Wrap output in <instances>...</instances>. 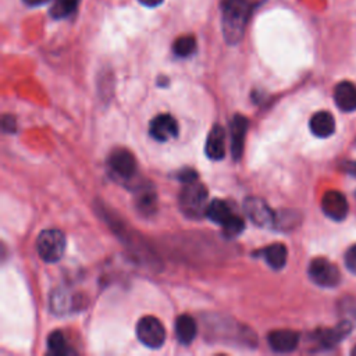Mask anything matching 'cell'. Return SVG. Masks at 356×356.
<instances>
[{"mask_svg": "<svg viewBox=\"0 0 356 356\" xmlns=\"http://www.w3.org/2000/svg\"><path fill=\"white\" fill-rule=\"evenodd\" d=\"M256 0H222V27L226 41L238 44L256 8Z\"/></svg>", "mask_w": 356, "mask_h": 356, "instance_id": "cell-1", "label": "cell"}, {"mask_svg": "<svg viewBox=\"0 0 356 356\" xmlns=\"http://www.w3.org/2000/svg\"><path fill=\"white\" fill-rule=\"evenodd\" d=\"M208 205V191L205 186L198 183V180L186 184L180 194V208L188 217L199 219L202 215H206Z\"/></svg>", "mask_w": 356, "mask_h": 356, "instance_id": "cell-2", "label": "cell"}, {"mask_svg": "<svg viewBox=\"0 0 356 356\" xmlns=\"http://www.w3.org/2000/svg\"><path fill=\"white\" fill-rule=\"evenodd\" d=\"M37 251L46 263L59 262L66 251V237L59 230H45L37 240Z\"/></svg>", "mask_w": 356, "mask_h": 356, "instance_id": "cell-3", "label": "cell"}, {"mask_svg": "<svg viewBox=\"0 0 356 356\" xmlns=\"http://www.w3.org/2000/svg\"><path fill=\"white\" fill-rule=\"evenodd\" d=\"M136 337L145 346L156 349L164 344L166 330L159 319L145 316L136 324Z\"/></svg>", "mask_w": 356, "mask_h": 356, "instance_id": "cell-4", "label": "cell"}, {"mask_svg": "<svg viewBox=\"0 0 356 356\" xmlns=\"http://www.w3.org/2000/svg\"><path fill=\"white\" fill-rule=\"evenodd\" d=\"M308 273L310 280L323 288H334L341 280L337 266L324 258L313 259L309 265Z\"/></svg>", "mask_w": 356, "mask_h": 356, "instance_id": "cell-5", "label": "cell"}, {"mask_svg": "<svg viewBox=\"0 0 356 356\" xmlns=\"http://www.w3.org/2000/svg\"><path fill=\"white\" fill-rule=\"evenodd\" d=\"M244 211L248 219L259 227H269L276 223V213L259 198H248L244 202Z\"/></svg>", "mask_w": 356, "mask_h": 356, "instance_id": "cell-6", "label": "cell"}, {"mask_svg": "<svg viewBox=\"0 0 356 356\" xmlns=\"http://www.w3.org/2000/svg\"><path fill=\"white\" fill-rule=\"evenodd\" d=\"M109 167L112 171L124 180L132 178L136 172V161L134 154L127 149H116L109 157Z\"/></svg>", "mask_w": 356, "mask_h": 356, "instance_id": "cell-7", "label": "cell"}, {"mask_svg": "<svg viewBox=\"0 0 356 356\" xmlns=\"http://www.w3.org/2000/svg\"><path fill=\"white\" fill-rule=\"evenodd\" d=\"M149 134L159 142H167L178 135V123L170 114H159L150 121Z\"/></svg>", "mask_w": 356, "mask_h": 356, "instance_id": "cell-8", "label": "cell"}, {"mask_svg": "<svg viewBox=\"0 0 356 356\" xmlns=\"http://www.w3.org/2000/svg\"><path fill=\"white\" fill-rule=\"evenodd\" d=\"M321 209L328 219L342 222L346 217L349 208L344 194L338 191H327L321 199Z\"/></svg>", "mask_w": 356, "mask_h": 356, "instance_id": "cell-9", "label": "cell"}, {"mask_svg": "<svg viewBox=\"0 0 356 356\" xmlns=\"http://www.w3.org/2000/svg\"><path fill=\"white\" fill-rule=\"evenodd\" d=\"M248 131V118L237 114L231 118L230 134H231V154L234 160H240L244 152L245 135Z\"/></svg>", "mask_w": 356, "mask_h": 356, "instance_id": "cell-10", "label": "cell"}, {"mask_svg": "<svg viewBox=\"0 0 356 356\" xmlns=\"http://www.w3.org/2000/svg\"><path fill=\"white\" fill-rule=\"evenodd\" d=\"M267 341L274 352L288 353L296 349L299 344V334L292 330H276L269 334Z\"/></svg>", "mask_w": 356, "mask_h": 356, "instance_id": "cell-11", "label": "cell"}, {"mask_svg": "<svg viewBox=\"0 0 356 356\" xmlns=\"http://www.w3.org/2000/svg\"><path fill=\"white\" fill-rule=\"evenodd\" d=\"M334 100L339 110L349 113L356 110V85L348 81L339 82L334 91Z\"/></svg>", "mask_w": 356, "mask_h": 356, "instance_id": "cell-12", "label": "cell"}, {"mask_svg": "<svg viewBox=\"0 0 356 356\" xmlns=\"http://www.w3.org/2000/svg\"><path fill=\"white\" fill-rule=\"evenodd\" d=\"M352 326L349 321H342L339 324H337L332 328H326V330H320L319 332H316V341L319 342L320 346L323 348H332L335 346L338 342H341L350 331Z\"/></svg>", "mask_w": 356, "mask_h": 356, "instance_id": "cell-13", "label": "cell"}, {"mask_svg": "<svg viewBox=\"0 0 356 356\" xmlns=\"http://www.w3.org/2000/svg\"><path fill=\"white\" fill-rule=\"evenodd\" d=\"M205 152L212 160H222L226 154V132L223 127L215 125L206 139Z\"/></svg>", "mask_w": 356, "mask_h": 356, "instance_id": "cell-14", "label": "cell"}, {"mask_svg": "<svg viewBox=\"0 0 356 356\" xmlns=\"http://www.w3.org/2000/svg\"><path fill=\"white\" fill-rule=\"evenodd\" d=\"M310 131L317 138H328L335 131V120L328 112H317L309 123Z\"/></svg>", "mask_w": 356, "mask_h": 356, "instance_id": "cell-15", "label": "cell"}, {"mask_svg": "<svg viewBox=\"0 0 356 356\" xmlns=\"http://www.w3.org/2000/svg\"><path fill=\"white\" fill-rule=\"evenodd\" d=\"M198 332V326L194 317L190 314H181L175 320V334L177 339L184 345H190Z\"/></svg>", "mask_w": 356, "mask_h": 356, "instance_id": "cell-16", "label": "cell"}, {"mask_svg": "<svg viewBox=\"0 0 356 356\" xmlns=\"http://www.w3.org/2000/svg\"><path fill=\"white\" fill-rule=\"evenodd\" d=\"M262 255L267 265L274 270L283 269L288 259V251L284 244H272L262 251Z\"/></svg>", "mask_w": 356, "mask_h": 356, "instance_id": "cell-17", "label": "cell"}, {"mask_svg": "<svg viewBox=\"0 0 356 356\" xmlns=\"http://www.w3.org/2000/svg\"><path fill=\"white\" fill-rule=\"evenodd\" d=\"M231 209L229 206V204L226 201L222 199H213L212 202H209L208 208H206V217L209 220H212L216 224H224L226 220L230 219L231 216Z\"/></svg>", "mask_w": 356, "mask_h": 356, "instance_id": "cell-18", "label": "cell"}, {"mask_svg": "<svg viewBox=\"0 0 356 356\" xmlns=\"http://www.w3.org/2000/svg\"><path fill=\"white\" fill-rule=\"evenodd\" d=\"M46 342H48L49 352L53 353V355H67V353L73 352L70 349V345H69V342H67V339H66V337L63 335L62 331L51 332Z\"/></svg>", "mask_w": 356, "mask_h": 356, "instance_id": "cell-19", "label": "cell"}, {"mask_svg": "<svg viewBox=\"0 0 356 356\" xmlns=\"http://www.w3.org/2000/svg\"><path fill=\"white\" fill-rule=\"evenodd\" d=\"M197 51V41L193 35L178 38L172 45V52L178 57H188Z\"/></svg>", "mask_w": 356, "mask_h": 356, "instance_id": "cell-20", "label": "cell"}, {"mask_svg": "<svg viewBox=\"0 0 356 356\" xmlns=\"http://www.w3.org/2000/svg\"><path fill=\"white\" fill-rule=\"evenodd\" d=\"M80 0H56L51 8V16L53 19H64L75 12Z\"/></svg>", "mask_w": 356, "mask_h": 356, "instance_id": "cell-21", "label": "cell"}, {"mask_svg": "<svg viewBox=\"0 0 356 356\" xmlns=\"http://www.w3.org/2000/svg\"><path fill=\"white\" fill-rule=\"evenodd\" d=\"M223 227V231H224V235L227 238H234V237H238L244 229H245V222L244 219H241L240 216L237 215H231L229 220H226L224 224H222Z\"/></svg>", "mask_w": 356, "mask_h": 356, "instance_id": "cell-22", "label": "cell"}, {"mask_svg": "<svg viewBox=\"0 0 356 356\" xmlns=\"http://www.w3.org/2000/svg\"><path fill=\"white\" fill-rule=\"evenodd\" d=\"M345 266L353 274H356V245L350 247L345 253Z\"/></svg>", "mask_w": 356, "mask_h": 356, "instance_id": "cell-23", "label": "cell"}, {"mask_svg": "<svg viewBox=\"0 0 356 356\" xmlns=\"http://www.w3.org/2000/svg\"><path fill=\"white\" fill-rule=\"evenodd\" d=\"M178 178L184 183V184H188V183H194L198 180V174L195 170L193 168H186L183 170L180 174H178Z\"/></svg>", "mask_w": 356, "mask_h": 356, "instance_id": "cell-24", "label": "cell"}, {"mask_svg": "<svg viewBox=\"0 0 356 356\" xmlns=\"http://www.w3.org/2000/svg\"><path fill=\"white\" fill-rule=\"evenodd\" d=\"M2 128L5 132H15L16 131V118L10 114H6L3 116L2 118Z\"/></svg>", "mask_w": 356, "mask_h": 356, "instance_id": "cell-25", "label": "cell"}, {"mask_svg": "<svg viewBox=\"0 0 356 356\" xmlns=\"http://www.w3.org/2000/svg\"><path fill=\"white\" fill-rule=\"evenodd\" d=\"M341 167H342V170H344L345 172H348L349 175H352V177L356 178V160L344 161Z\"/></svg>", "mask_w": 356, "mask_h": 356, "instance_id": "cell-26", "label": "cell"}, {"mask_svg": "<svg viewBox=\"0 0 356 356\" xmlns=\"http://www.w3.org/2000/svg\"><path fill=\"white\" fill-rule=\"evenodd\" d=\"M23 2H24L27 6H31V8H38V6H42V5H46V3H49L51 0H23Z\"/></svg>", "mask_w": 356, "mask_h": 356, "instance_id": "cell-27", "label": "cell"}, {"mask_svg": "<svg viewBox=\"0 0 356 356\" xmlns=\"http://www.w3.org/2000/svg\"><path fill=\"white\" fill-rule=\"evenodd\" d=\"M139 2L146 8H156L163 3V0H139Z\"/></svg>", "mask_w": 356, "mask_h": 356, "instance_id": "cell-28", "label": "cell"}, {"mask_svg": "<svg viewBox=\"0 0 356 356\" xmlns=\"http://www.w3.org/2000/svg\"><path fill=\"white\" fill-rule=\"evenodd\" d=\"M352 355H353V356H356V345H355V348L352 349Z\"/></svg>", "mask_w": 356, "mask_h": 356, "instance_id": "cell-29", "label": "cell"}]
</instances>
